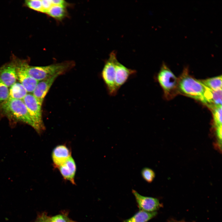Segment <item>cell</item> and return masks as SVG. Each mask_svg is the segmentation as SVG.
I'll list each match as a JSON object with an SVG mask.
<instances>
[{"label": "cell", "mask_w": 222, "mask_h": 222, "mask_svg": "<svg viewBox=\"0 0 222 222\" xmlns=\"http://www.w3.org/2000/svg\"><path fill=\"white\" fill-rule=\"evenodd\" d=\"M42 6V13H46L53 5L52 0H41Z\"/></svg>", "instance_id": "603a6c76"}, {"label": "cell", "mask_w": 222, "mask_h": 222, "mask_svg": "<svg viewBox=\"0 0 222 222\" xmlns=\"http://www.w3.org/2000/svg\"><path fill=\"white\" fill-rule=\"evenodd\" d=\"M17 79L25 88L27 92H33L38 81L29 75L18 64L15 59Z\"/></svg>", "instance_id": "8fae6325"}, {"label": "cell", "mask_w": 222, "mask_h": 222, "mask_svg": "<svg viewBox=\"0 0 222 222\" xmlns=\"http://www.w3.org/2000/svg\"><path fill=\"white\" fill-rule=\"evenodd\" d=\"M18 65L30 76L38 81L56 75H60L72 68L74 61H67L44 66L30 65L25 60H19Z\"/></svg>", "instance_id": "6da1fadb"}, {"label": "cell", "mask_w": 222, "mask_h": 222, "mask_svg": "<svg viewBox=\"0 0 222 222\" xmlns=\"http://www.w3.org/2000/svg\"><path fill=\"white\" fill-rule=\"evenodd\" d=\"M33 124V128L39 133L45 129L43 120L41 105L32 94H27L23 100Z\"/></svg>", "instance_id": "5b68a950"}, {"label": "cell", "mask_w": 222, "mask_h": 222, "mask_svg": "<svg viewBox=\"0 0 222 222\" xmlns=\"http://www.w3.org/2000/svg\"><path fill=\"white\" fill-rule=\"evenodd\" d=\"M59 76L56 75L38 82L32 94L41 105L49 89Z\"/></svg>", "instance_id": "30bf717a"}, {"label": "cell", "mask_w": 222, "mask_h": 222, "mask_svg": "<svg viewBox=\"0 0 222 222\" xmlns=\"http://www.w3.org/2000/svg\"><path fill=\"white\" fill-rule=\"evenodd\" d=\"M115 82L118 91L130 77L135 75L137 71L134 69L129 68L120 63L117 59L115 62Z\"/></svg>", "instance_id": "ba28073f"}, {"label": "cell", "mask_w": 222, "mask_h": 222, "mask_svg": "<svg viewBox=\"0 0 222 222\" xmlns=\"http://www.w3.org/2000/svg\"><path fill=\"white\" fill-rule=\"evenodd\" d=\"M26 5L29 8L35 10L42 13L41 0H28L25 1Z\"/></svg>", "instance_id": "d6986e66"}, {"label": "cell", "mask_w": 222, "mask_h": 222, "mask_svg": "<svg viewBox=\"0 0 222 222\" xmlns=\"http://www.w3.org/2000/svg\"><path fill=\"white\" fill-rule=\"evenodd\" d=\"M17 79L15 59L0 67V80L8 87H11Z\"/></svg>", "instance_id": "9c48e42d"}, {"label": "cell", "mask_w": 222, "mask_h": 222, "mask_svg": "<svg viewBox=\"0 0 222 222\" xmlns=\"http://www.w3.org/2000/svg\"><path fill=\"white\" fill-rule=\"evenodd\" d=\"M216 131L218 137L221 140L222 139V125L216 127Z\"/></svg>", "instance_id": "cb8c5ba5"}, {"label": "cell", "mask_w": 222, "mask_h": 222, "mask_svg": "<svg viewBox=\"0 0 222 222\" xmlns=\"http://www.w3.org/2000/svg\"><path fill=\"white\" fill-rule=\"evenodd\" d=\"M43 222L42 221L41 222Z\"/></svg>", "instance_id": "484cf974"}, {"label": "cell", "mask_w": 222, "mask_h": 222, "mask_svg": "<svg viewBox=\"0 0 222 222\" xmlns=\"http://www.w3.org/2000/svg\"><path fill=\"white\" fill-rule=\"evenodd\" d=\"M209 108L212 112L214 124L216 127L222 125V105L213 106Z\"/></svg>", "instance_id": "ac0fdd59"}, {"label": "cell", "mask_w": 222, "mask_h": 222, "mask_svg": "<svg viewBox=\"0 0 222 222\" xmlns=\"http://www.w3.org/2000/svg\"><path fill=\"white\" fill-rule=\"evenodd\" d=\"M9 95L8 87L0 80V104L7 100Z\"/></svg>", "instance_id": "44dd1931"}, {"label": "cell", "mask_w": 222, "mask_h": 222, "mask_svg": "<svg viewBox=\"0 0 222 222\" xmlns=\"http://www.w3.org/2000/svg\"><path fill=\"white\" fill-rule=\"evenodd\" d=\"M157 214L156 212H148L140 210L123 222H147Z\"/></svg>", "instance_id": "9a60e30c"}, {"label": "cell", "mask_w": 222, "mask_h": 222, "mask_svg": "<svg viewBox=\"0 0 222 222\" xmlns=\"http://www.w3.org/2000/svg\"><path fill=\"white\" fill-rule=\"evenodd\" d=\"M51 222H73L64 215H58L50 218Z\"/></svg>", "instance_id": "7402d4cb"}, {"label": "cell", "mask_w": 222, "mask_h": 222, "mask_svg": "<svg viewBox=\"0 0 222 222\" xmlns=\"http://www.w3.org/2000/svg\"><path fill=\"white\" fill-rule=\"evenodd\" d=\"M132 192L140 210L152 212L161 207V205L157 199L142 196L134 190H132Z\"/></svg>", "instance_id": "52a82bcc"}, {"label": "cell", "mask_w": 222, "mask_h": 222, "mask_svg": "<svg viewBox=\"0 0 222 222\" xmlns=\"http://www.w3.org/2000/svg\"><path fill=\"white\" fill-rule=\"evenodd\" d=\"M58 167L63 178L75 184L74 179L76 167L75 161L72 157L71 156Z\"/></svg>", "instance_id": "4fadbf2b"}, {"label": "cell", "mask_w": 222, "mask_h": 222, "mask_svg": "<svg viewBox=\"0 0 222 222\" xmlns=\"http://www.w3.org/2000/svg\"><path fill=\"white\" fill-rule=\"evenodd\" d=\"M199 81L208 88L213 90L218 91L222 89V76L212 77Z\"/></svg>", "instance_id": "e0dca14e"}, {"label": "cell", "mask_w": 222, "mask_h": 222, "mask_svg": "<svg viewBox=\"0 0 222 222\" xmlns=\"http://www.w3.org/2000/svg\"><path fill=\"white\" fill-rule=\"evenodd\" d=\"M117 59L116 52H112L110 54L109 58L105 62L101 73L102 78L106 88L108 94L111 96H114L117 93L115 84V62Z\"/></svg>", "instance_id": "8992f818"}, {"label": "cell", "mask_w": 222, "mask_h": 222, "mask_svg": "<svg viewBox=\"0 0 222 222\" xmlns=\"http://www.w3.org/2000/svg\"><path fill=\"white\" fill-rule=\"evenodd\" d=\"M179 93H181L200 101L207 106L205 95L206 87L199 81L189 73L188 69L185 68L178 78Z\"/></svg>", "instance_id": "7a4b0ae2"}, {"label": "cell", "mask_w": 222, "mask_h": 222, "mask_svg": "<svg viewBox=\"0 0 222 222\" xmlns=\"http://www.w3.org/2000/svg\"><path fill=\"white\" fill-rule=\"evenodd\" d=\"M157 79L167 99L172 98L179 93L178 78L164 63L157 74Z\"/></svg>", "instance_id": "277c9868"}, {"label": "cell", "mask_w": 222, "mask_h": 222, "mask_svg": "<svg viewBox=\"0 0 222 222\" xmlns=\"http://www.w3.org/2000/svg\"><path fill=\"white\" fill-rule=\"evenodd\" d=\"M0 112L10 120L34 125L28 110L23 100L8 98L0 104Z\"/></svg>", "instance_id": "3957f363"}, {"label": "cell", "mask_w": 222, "mask_h": 222, "mask_svg": "<svg viewBox=\"0 0 222 222\" xmlns=\"http://www.w3.org/2000/svg\"><path fill=\"white\" fill-rule=\"evenodd\" d=\"M51 155L54 165L58 167L71 156V152L66 146L59 145L53 149Z\"/></svg>", "instance_id": "7c38bea8"}, {"label": "cell", "mask_w": 222, "mask_h": 222, "mask_svg": "<svg viewBox=\"0 0 222 222\" xmlns=\"http://www.w3.org/2000/svg\"><path fill=\"white\" fill-rule=\"evenodd\" d=\"M66 7L53 4L46 14L55 19L61 20L66 15Z\"/></svg>", "instance_id": "2e32d148"}, {"label": "cell", "mask_w": 222, "mask_h": 222, "mask_svg": "<svg viewBox=\"0 0 222 222\" xmlns=\"http://www.w3.org/2000/svg\"><path fill=\"white\" fill-rule=\"evenodd\" d=\"M42 220L43 222H51L50 218L46 217H43Z\"/></svg>", "instance_id": "d4e9b609"}, {"label": "cell", "mask_w": 222, "mask_h": 222, "mask_svg": "<svg viewBox=\"0 0 222 222\" xmlns=\"http://www.w3.org/2000/svg\"><path fill=\"white\" fill-rule=\"evenodd\" d=\"M141 175L143 179L148 183H151L154 180L155 174L151 169L147 167L144 168L141 171Z\"/></svg>", "instance_id": "ffe728a7"}, {"label": "cell", "mask_w": 222, "mask_h": 222, "mask_svg": "<svg viewBox=\"0 0 222 222\" xmlns=\"http://www.w3.org/2000/svg\"><path fill=\"white\" fill-rule=\"evenodd\" d=\"M27 93L26 89L21 83L16 82L10 87L8 98L23 100Z\"/></svg>", "instance_id": "5bb4252c"}]
</instances>
